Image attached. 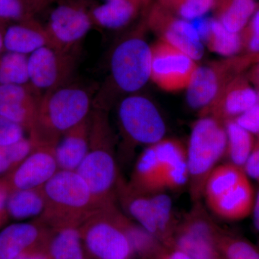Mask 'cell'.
Segmentation results:
<instances>
[{
	"label": "cell",
	"mask_w": 259,
	"mask_h": 259,
	"mask_svg": "<svg viewBox=\"0 0 259 259\" xmlns=\"http://www.w3.org/2000/svg\"><path fill=\"white\" fill-rule=\"evenodd\" d=\"M93 105L88 90L71 82L42 94L30 129L33 146L56 148L66 132L88 118Z\"/></svg>",
	"instance_id": "obj_1"
},
{
	"label": "cell",
	"mask_w": 259,
	"mask_h": 259,
	"mask_svg": "<svg viewBox=\"0 0 259 259\" xmlns=\"http://www.w3.org/2000/svg\"><path fill=\"white\" fill-rule=\"evenodd\" d=\"M76 171L88 185L98 209L115 204L117 168L113 134L105 110L95 108L91 113L90 148Z\"/></svg>",
	"instance_id": "obj_2"
},
{
	"label": "cell",
	"mask_w": 259,
	"mask_h": 259,
	"mask_svg": "<svg viewBox=\"0 0 259 259\" xmlns=\"http://www.w3.org/2000/svg\"><path fill=\"white\" fill-rule=\"evenodd\" d=\"M42 192L46 200L42 214L55 229L80 226L98 209L88 185L75 171L58 170Z\"/></svg>",
	"instance_id": "obj_3"
},
{
	"label": "cell",
	"mask_w": 259,
	"mask_h": 259,
	"mask_svg": "<svg viewBox=\"0 0 259 259\" xmlns=\"http://www.w3.org/2000/svg\"><path fill=\"white\" fill-rule=\"evenodd\" d=\"M226 146L224 124L210 116H201L192 127L187 148L188 183L194 203L203 197L206 181L225 157Z\"/></svg>",
	"instance_id": "obj_4"
},
{
	"label": "cell",
	"mask_w": 259,
	"mask_h": 259,
	"mask_svg": "<svg viewBox=\"0 0 259 259\" xmlns=\"http://www.w3.org/2000/svg\"><path fill=\"white\" fill-rule=\"evenodd\" d=\"M115 205L99 209L79 226L84 249L95 259H132L134 250Z\"/></svg>",
	"instance_id": "obj_5"
},
{
	"label": "cell",
	"mask_w": 259,
	"mask_h": 259,
	"mask_svg": "<svg viewBox=\"0 0 259 259\" xmlns=\"http://www.w3.org/2000/svg\"><path fill=\"white\" fill-rule=\"evenodd\" d=\"M152 50L140 35L121 40L110 58V82L121 93H134L151 79Z\"/></svg>",
	"instance_id": "obj_6"
},
{
	"label": "cell",
	"mask_w": 259,
	"mask_h": 259,
	"mask_svg": "<svg viewBox=\"0 0 259 259\" xmlns=\"http://www.w3.org/2000/svg\"><path fill=\"white\" fill-rule=\"evenodd\" d=\"M258 54L233 56L209 66H197L187 88V101L192 108L203 110L215 100L225 86L244 74L254 64Z\"/></svg>",
	"instance_id": "obj_7"
},
{
	"label": "cell",
	"mask_w": 259,
	"mask_h": 259,
	"mask_svg": "<svg viewBox=\"0 0 259 259\" xmlns=\"http://www.w3.org/2000/svg\"><path fill=\"white\" fill-rule=\"evenodd\" d=\"M118 119L125 139L133 144L151 145L164 139L166 124L157 107L147 97L131 95L118 107Z\"/></svg>",
	"instance_id": "obj_8"
},
{
	"label": "cell",
	"mask_w": 259,
	"mask_h": 259,
	"mask_svg": "<svg viewBox=\"0 0 259 259\" xmlns=\"http://www.w3.org/2000/svg\"><path fill=\"white\" fill-rule=\"evenodd\" d=\"M220 229L200 202H196L183 221L177 225L172 248L185 252L193 259H221L216 247Z\"/></svg>",
	"instance_id": "obj_9"
},
{
	"label": "cell",
	"mask_w": 259,
	"mask_h": 259,
	"mask_svg": "<svg viewBox=\"0 0 259 259\" xmlns=\"http://www.w3.org/2000/svg\"><path fill=\"white\" fill-rule=\"evenodd\" d=\"M93 23L90 12L80 3L66 2L51 12L46 29L51 47L70 53L90 31Z\"/></svg>",
	"instance_id": "obj_10"
},
{
	"label": "cell",
	"mask_w": 259,
	"mask_h": 259,
	"mask_svg": "<svg viewBox=\"0 0 259 259\" xmlns=\"http://www.w3.org/2000/svg\"><path fill=\"white\" fill-rule=\"evenodd\" d=\"M151 79L162 90L177 92L187 89L198 65L190 56L159 40L151 47Z\"/></svg>",
	"instance_id": "obj_11"
},
{
	"label": "cell",
	"mask_w": 259,
	"mask_h": 259,
	"mask_svg": "<svg viewBox=\"0 0 259 259\" xmlns=\"http://www.w3.org/2000/svg\"><path fill=\"white\" fill-rule=\"evenodd\" d=\"M70 53L44 47L28 56L30 84L35 91L48 93L67 84L75 69Z\"/></svg>",
	"instance_id": "obj_12"
},
{
	"label": "cell",
	"mask_w": 259,
	"mask_h": 259,
	"mask_svg": "<svg viewBox=\"0 0 259 259\" xmlns=\"http://www.w3.org/2000/svg\"><path fill=\"white\" fill-rule=\"evenodd\" d=\"M147 21L150 28L161 37V40L195 61L203 57V44L192 22L179 18L158 3L150 10Z\"/></svg>",
	"instance_id": "obj_13"
},
{
	"label": "cell",
	"mask_w": 259,
	"mask_h": 259,
	"mask_svg": "<svg viewBox=\"0 0 259 259\" xmlns=\"http://www.w3.org/2000/svg\"><path fill=\"white\" fill-rule=\"evenodd\" d=\"M257 103L256 90L250 85L247 75L242 74L227 83L212 103L201 111V116H210L224 124Z\"/></svg>",
	"instance_id": "obj_14"
},
{
	"label": "cell",
	"mask_w": 259,
	"mask_h": 259,
	"mask_svg": "<svg viewBox=\"0 0 259 259\" xmlns=\"http://www.w3.org/2000/svg\"><path fill=\"white\" fill-rule=\"evenodd\" d=\"M59 170L55 148L34 146L28 157L15 168L12 185L15 190H37Z\"/></svg>",
	"instance_id": "obj_15"
},
{
	"label": "cell",
	"mask_w": 259,
	"mask_h": 259,
	"mask_svg": "<svg viewBox=\"0 0 259 259\" xmlns=\"http://www.w3.org/2000/svg\"><path fill=\"white\" fill-rule=\"evenodd\" d=\"M26 86L0 84V116L30 130L40 97Z\"/></svg>",
	"instance_id": "obj_16"
},
{
	"label": "cell",
	"mask_w": 259,
	"mask_h": 259,
	"mask_svg": "<svg viewBox=\"0 0 259 259\" xmlns=\"http://www.w3.org/2000/svg\"><path fill=\"white\" fill-rule=\"evenodd\" d=\"M90 126L91 114L61 137L55 148L56 159L59 169L76 171L90 148Z\"/></svg>",
	"instance_id": "obj_17"
},
{
	"label": "cell",
	"mask_w": 259,
	"mask_h": 259,
	"mask_svg": "<svg viewBox=\"0 0 259 259\" xmlns=\"http://www.w3.org/2000/svg\"><path fill=\"white\" fill-rule=\"evenodd\" d=\"M255 193L248 177L212 202L207 204L218 217L228 221H238L251 214Z\"/></svg>",
	"instance_id": "obj_18"
},
{
	"label": "cell",
	"mask_w": 259,
	"mask_h": 259,
	"mask_svg": "<svg viewBox=\"0 0 259 259\" xmlns=\"http://www.w3.org/2000/svg\"><path fill=\"white\" fill-rule=\"evenodd\" d=\"M47 46L51 47L47 29L33 18L10 25L5 30L4 48L8 52L28 56Z\"/></svg>",
	"instance_id": "obj_19"
},
{
	"label": "cell",
	"mask_w": 259,
	"mask_h": 259,
	"mask_svg": "<svg viewBox=\"0 0 259 259\" xmlns=\"http://www.w3.org/2000/svg\"><path fill=\"white\" fill-rule=\"evenodd\" d=\"M47 241L41 228L33 223L10 225L0 232V259H15Z\"/></svg>",
	"instance_id": "obj_20"
},
{
	"label": "cell",
	"mask_w": 259,
	"mask_h": 259,
	"mask_svg": "<svg viewBox=\"0 0 259 259\" xmlns=\"http://www.w3.org/2000/svg\"><path fill=\"white\" fill-rule=\"evenodd\" d=\"M144 4L136 0H107L90 10L93 24L102 28L117 30L128 25Z\"/></svg>",
	"instance_id": "obj_21"
},
{
	"label": "cell",
	"mask_w": 259,
	"mask_h": 259,
	"mask_svg": "<svg viewBox=\"0 0 259 259\" xmlns=\"http://www.w3.org/2000/svg\"><path fill=\"white\" fill-rule=\"evenodd\" d=\"M120 185V194L127 212L138 224L158 239L156 213L151 194L139 193L128 185Z\"/></svg>",
	"instance_id": "obj_22"
},
{
	"label": "cell",
	"mask_w": 259,
	"mask_h": 259,
	"mask_svg": "<svg viewBox=\"0 0 259 259\" xmlns=\"http://www.w3.org/2000/svg\"><path fill=\"white\" fill-rule=\"evenodd\" d=\"M258 5L255 0H215L216 20L232 32L239 33L246 26Z\"/></svg>",
	"instance_id": "obj_23"
},
{
	"label": "cell",
	"mask_w": 259,
	"mask_h": 259,
	"mask_svg": "<svg viewBox=\"0 0 259 259\" xmlns=\"http://www.w3.org/2000/svg\"><path fill=\"white\" fill-rule=\"evenodd\" d=\"M47 248L51 259H85L79 226L56 228L55 233L47 239Z\"/></svg>",
	"instance_id": "obj_24"
},
{
	"label": "cell",
	"mask_w": 259,
	"mask_h": 259,
	"mask_svg": "<svg viewBox=\"0 0 259 259\" xmlns=\"http://www.w3.org/2000/svg\"><path fill=\"white\" fill-rule=\"evenodd\" d=\"M224 125L227 134L225 157L228 163L243 168L254 147L256 138L237 124L234 120L227 121Z\"/></svg>",
	"instance_id": "obj_25"
},
{
	"label": "cell",
	"mask_w": 259,
	"mask_h": 259,
	"mask_svg": "<svg viewBox=\"0 0 259 259\" xmlns=\"http://www.w3.org/2000/svg\"><path fill=\"white\" fill-rule=\"evenodd\" d=\"M246 176L243 168L228 162L218 165L209 175L204 185L203 197L207 204L222 196Z\"/></svg>",
	"instance_id": "obj_26"
},
{
	"label": "cell",
	"mask_w": 259,
	"mask_h": 259,
	"mask_svg": "<svg viewBox=\"0 0 259 259\" xmlns=\"http://www.w3.org/2000/svg\"><path fill=\"white\" fill-rule=\"evenodd\" d=\"M46 200L42 188L37 190H15L10 194L7 211L12 218L23 220L44 213Z\"/></svg>",
	"instance_id": "obj_27"
},
{
	"label": "cell",
	"mask_w": 259,
	"mask_h": 259,
	"mask_svg": "<svg viewBox=\"0 0 259 259\" xmlns=\"http://www.w3.org/2000/svg\"><path fill=\"white\" fill-rule=\"evenodd\" d=\"M122 223L135 255H139L144 259H154L165 247L156 237L140 225L131 222L124 214Z\"/></svg>",
	"instance_id": "obj_28"
},
{
	"label": "cell",
	"mask_w": 259,
	"mask_h": 259,
	"mask_svg": "<svg viewBox=\"0 0 259 259\" xmlns=\"http://www.w3.org/2000/svg\"><path fill=\"white\" fill-rule=\"evenodd\" d=\"M216 247L221 259H259V248L234 233L220 229Z\"/></svg>",
	"instance_id": "obj_29"
},
{
	"label": "cell",
	"mask_w": 259,
	"mask_h": 259,
	"mask_svg": "<svg viewBox=\"0 0 259 259\" xmlns=\"http://www.w3.org/2000/svg\"><path fill=\"white\" fill-rule=\"evenodd\" d=\"M206 45L212 52L225 57H233L243 50L241 33L229 31L215 18H211L210 32Z\"/></svg>",
	"instance_id": "obj_30"
},
{
	"label": "cell",
	"mask_w": 259,
	"mask_h": 259,
	"mask_svg": "<svg viewBox=\"0 0 259 259\" xmlns=\"http://www.w3.org/2000/svg\"><path fill=\"white\" fill-rule=\"evenodd\" d=\"M30 83L28 56L7 52L0 59V84L25 86Z\"/></svg>",
	"instance_id": "obj_31"
},
{
	"label": "cell",
	"mask_w": 259,
	"mask_h": 259,
	"mask_svg": "<svg viewBox=\"0 0 259 259\" xmlns=\"http://www.w3.org/2000/svg\"><path fill=\"white\" fill-rule=\"evenodd\" d=\"M215 0H158V4L179 18L193 21L214 8Z\"/></svg>",
	"instance_id": "obj_32"
},
{
	"label": "cell",
	"mask_w": 259,
	"mask_h": 259,
	"mask_svg": "<svg viewBox=\"0 0 259 259\" xmlns=\"http://www.w3.org/2000/svg\"><path fill=\"white\" fill-rule=\"evenodd\" d=\"M31 140L23 139L10 146L0 147V175L19 166L33 150Z\"/></svg>",
	"instance_id": "obj_33"
},
{
	"label": "cell",
	"mask_w": 259,
	"mask_h": 259,
	"mask_svg": "<svg viewBox=\"0 0 259 259\" xmlns=\"http://www.w3.org/2000/svg\"><path fill=\"white\" fill-rule=\"evenodd\" d=\"M35 9L26 0H0V20L23 21L33 18Z\"/></svg>",
	"instance_id": "obj_34"
},
{
	"label": "cell",
	"mask_w": 259,
	"mask_h": 259,
	"mask_svg": "<svg viewBox=\"0 0 259 259\" xmlns=\"http://www.w3.org/2000/svg\"><path fill=\"white\" fill-rule=\"evenodd\" d=\"M23 125L0 116V147L10 146L24 138Z\"/></svg>",
	"instance_id": "obj_35"
},
{
	"label": "cell",
	"mask_w": 259,
	"mask_h": 259,
	"mask_svg": "<svg viewBox=\"0 0 259 259\" xmlns=\"http://www.w3.org/2000/svg\"><path fill=\"white\" fill-rule=\"evenodd\" d=\"M234 120L255 138L259 137V104L257 103L254 106L250 107L236 117Z\"/></svg>",
	"instance_id": "obj_36"
},
{
	"label": "cell",
	"mask_w": 259,
	"mask_h": 259,
	"mask_svg": "<svg viewBox=\"0 0 259 259\" xmlns=\"http://www.w3.org/2000/svg\"><path fill=\"white\" fill-rule=\"evenodd\" d=\"M243 169L248 178L255 180L259 185V137L256 138L254 147Z\"/></svg>",
	"instance_id": "obj_37"
},
{
	"label": "cell",
	"mask_w": 259,
	"mask_h": 259,
	"mask_svg": "<svg viewBox=\"0 0 259 259\" xmlns=\"http://www.w3.org/2000/svg\"><path fill=\"white\" fill-rule=\"evenodd\" d=\"M15 259H51V258L48 253L47 243H45L26 250Z\"/></svg>",
	"instance_id": "obj_38"
},
{
	"label": "cell",
	"mask_w": 259,
	"mask_h": 259,
	"mask_svg": "<svg viewBox=\"0 0 259 259\" xmlns=\"http://www.w3.org/2000/svg\"><path fill=\"white\" fill-rule=\"evenodd\" d=\"M154 259H193L182 250L165 246Z\"/></svg>",
	"instance_id": "obj_39"
},
{
	"label": "cell",
	"mask_w": 259,
	"mask_h": 259,
	"mask_svg": "<svg viewBox=\"0 0 259 259\" xmlns=\"http://www.w3.org/2000/svg\"><path fill=\"white\" fill-rule=\"evenodd\" d=\"M241 32L245 34H257L259 35V6L252 15L249 22L243 28Z\"/></svg>",
	"instance_id": "obj_40"
},
{
	"label": "cell",
	"mask_w": 259,
	"mask_h": 259,
	"mask_svg": "<svg viewBox=\"0 0 259 259\" xmlns=\"http://www.w3.org/2000/svg\"><path fill=\"white\" fill-rule=\"evenodd\" d=\"M9 187L5 183H0V218L7 209V203L9 198Z\"/></svg>",
	"instance_id": "obj_41"
},
{
	"label": "cell",
	"mask_w": 259,
	"mask_h": 259,
	"mask_svg": "<svg viewBox=\"0 0 259 259\" xmlns=\"http://www.w3.org/2000/svg\"><path fill=\"white\" fill-rule=\"evenodd\" d=\"M247 76L256 89L259 88V54L254 64L250 66V71L247 74Z\"/></svg>",
	"instance_id": "obj_42"
},
{
	"label": "cell",
	"mask_w": 259,
	"mask_h": 259,
	"mask_svg": "<svg viewBox=\"0 0 259 259\" xmlns=\"http://www.w3.org/2000/svg\"><path fill=\"white\" fill-rule=\"evenodd\" d=\"M253 215V225L255 229L259 232V189L255 194L254 204H253V210L251 213Z\"/></svg>",
	"instance_id": "obj_43"
},
{
	"label": "cell",
	"mask_w": 259,
	"mask_h": 259,
	"mask_svg": "<svg viewBox=\"0 0 259 259\" xmlns=\"http://www.w3.org/2000/svg\"><path fill=\"white\" fill-rule=\"evenodd\" d=\"M26 1L31 5L35 11L39 12L47 6L50 0H26Z\"/></svg>",
	"instance_id": "obj_44"
},
{
	"label": "cell",
	"mask_w": 259,
	"mask_h": 259,
	"mask_svg": "<svg viewBox=\"0 0 259 259\" xmlns=\"http://www.w3.org/2000/svg\"><path fill=\"white\" fill-rule=\"evenodd\" d=\"M3 21V20H0V51H2V49L4 48V35H5V30H3V27H2L1 23Z\"/></svg>",
	"instance_id": "obj_45"
},
{
	"label": "cell",
	"mask_w": 259,
	"mask_h": 259,
	"mask_svg": "<svg viewBox=\"0 0 259 259\" xmlns=\"http://www.w3.org/2000/svg\"><path fill=\"white\" fill-rule=\"evenodd\" d=\"M136 1L140 2V3H142V4H146V2H147V0H136Z\"/></svg>",
	"instance_id": "obj_46"
},
{
	"label": "cell",
	"mask_w": 259,
	"mask_h": 259,
	"mask_svg": "<svg viewBox=\"0 0 259 259\" xmlns=\"http://www.w3.org/2000/svg\"><path fill=\"white\" fill-rule=\"evenodd\" d=\"M257 93H258V104H259V88L256 89Z\"/></svg>",
	"instance_id": "obj_47"
}]
</instances>
